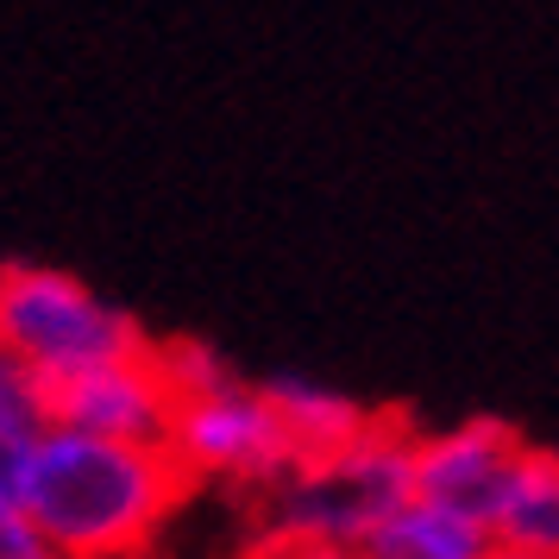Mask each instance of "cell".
Segmentation results:
<instances>
[{
    "label": "cell",
    "instance_id": "11",
    "mask_svg": "<svg viewBox=\"0 0 559 559\" xmlns=\"http://www.w3.org/2000/svg\"><path fill=\"white\" fill-rule=\"evenodd\" d=\"M0 559H57L51 540L32 528V515L20 509L13 484H0Z\"/></svg>",
    "mask_w": 559,
    "mask_h": 559
},
{
    "label": "cell",
    "instance_id": "3",
    "mask_svg": "<svg viewBox=\"0 0 559 559\" xmlns=\"http://www.w3.org/2000/svg\"><path fill=\"white\" fill-rule=\"evenodd\" d=\"M408 453L415 433L390 415H371L365 433H353L346 447L302 459L271 484V528L314 534L358 554L408 503Z\"/></svg>",
    "mask_w": 559,
    "mask_h": 559
},
{
    "label": "cell",
    "instance_id": "9",
    "mask_svg": "<svg viewBox=\"0 0 559 559\" xmlns=\"http://www.w3.org/2000/svg\"><path fill=\"white\" fill-rule=\"evenodd\" d=\"M490 547H497L490 528L408 497V503L358 547V559H490Z\"/></svg>",
    "mask_w": 559,
    "mask_h": 559
},
{
    "label": "cell",
    "instance_id": "1",
    "mask_svg": "<svg viewBox=\"0 0 559 559\" xmlns=\"http://www.w3.org/2000/svg\"><path fill=\"white\" fill-rule=\"evenodd\" d=\"M189 472L170 447L95 440L76 428H45L26 453L13 497L32 528L51 540L57 559H132L152 547V534L182 503Z\"/></svg>",
    "mask_w": 559,
    "mask_h": 559
},
{
    "label": "cell",
    "instance_id": "2",
    "mask_svg": "<svg viewBox=\"0 0 559 559\" xmlns=\"http://www.w3.org/2000/svg\"><path fill=\"white\" fill-rule=\"evenodd\" d=\"M164 371L177 383V421H170V453L177 465L195 478H246V484H271L296 465V447L283 433L277 408L264 403L258 383H239L214 353L202 346H157Z\"/></svg>",
    "mask_w": 559,
    "mask_h": 559
},
{
    "label": "cell",
    "instance_id": "4",
    "mask_svg": "<svg viewBox=\"0 0 559 559\" xmlns=\"http://www.w3.org/2000/svg\"><path fill=\"white\" fill-rule=\"evenodd\" d=\"M0 346L45 390H57L82 371L145 353L152 340L139 333L127 308L102 302L88 283L63 277V271H38V264H7L0 271Z\"/></svg>",
    "mask_w": 559,
    "mask_h": 559
},
{
    "label": "cell",
    "instance_id": "5",
    "mask_svg": "<svg viewBox=\"0 0 559 559\" xmlns=\"http://www.w3.org/2000/svg\"><path fill=\"white\" fill-rule=\"evenodd\" d=\"M528 453V440L503 421H459L447 433H415V453H408V497L415 503H433L447 515H465L490 528L497 509H503V490L515 478V465Z\"/></svg>",
    "mask_w": 559,
    "mask_h": 559
},
{
    "label": "cell",
    "instance_id": "12",
    "mask_svg": "<svg viewBox=\"0 0 559 559\" xmlns=\"http://www.w3.org/2000/svg\"><path fill=\"white\" fill-rule=\"evenodd\" d=\"M246 559H358L353 547H333V540H314V534H289V528H264L246 547Z\"/></svg>",
    "mask_w": 559,
    "mask_h": 559
},
{
    "label": "cell",
    "instance_id": "6",
    "mask_svg": "<svg viewBox=\"0 0 559 559\" xmlns=\"http://www.w3.org/2000/svg\"><path fill=\"white\" fill-rule=\"evenodd\" d=\"M51 421L57 428L95 433V440H132V447H164L177 421V383L164 371L157 346L132 358H114L102 371L57 383L51 390Z\"/></svg>",
    "mask_w": 559,
    "mask_h": 559
},
{
    "label": "cell",
    "instance_id": "8",
    "mask_svg": "<svg viewBox=\"0 0 559 559\" xmlns=\"http://www.w3.org/2000/svg\"><path fill=\"white\" fill-rule=\"evenodd\" d=\"M264 403L277 408L283 433H289V447H296V465L314 453H333V447H346L353 433H365V408L353 396H340L328 383H308V378H264Z\"/></svg>",
    "mask_w": 559,
    "mask_h": 559
},
{
    "label": "cell",
    "instance_id": "7",
    "mask_svg": "<svg viewBox=\"0 0 559 559\" xmlns=\"http://www.w3.org/2000/svg\"><path fill=\"white\" fill-rule=\"evenodd\" d=\"M490 534H497V547H509V554L559 559V453H540V447L522 453Z\"/></svg>",
    "mask_w": 559,
    "mask_h": 559
},
{
    "label": "cell",
    "instance_id": "10",
    "mask_svg": "<svg viewBox=\"0 0 559 559\" xmlns=\"http://www.w3.org/2000/svg\"><path fill=\"white\" fill-rule=\"evenodd\" d=\"M51 428V390L0 346V484L20 478L26 453Z\"/></svg>",
    "mask_w": 559,
    "mask_h": 559
}]
</instances>
